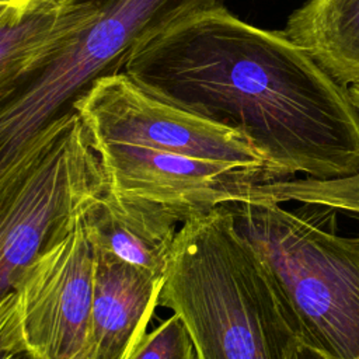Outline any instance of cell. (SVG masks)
Wrapping results in <instances>:
<instances>
[{
    "instance_id": "3",
    "label": "cell",
    "mask_w": 359,
    "mask_h": 359,
    "mask_svg": "<svg viewBox=\"0 0 359 359\" xmlns=\"http://www.w3.org/2000/svg\"><path fill=\"white\" fill-rule=\"evenodd\" d=\"M289 306L299 338L332 359L359 358V237L338 234L335 209L273 201L223 205Z\"/></svg>"
},
{
    "instance_id": "8",
    "label": "cell",
    "mask_w": 359,
    "mask_h": 359,
    "mask_svg": "<svg viewBox=\"0 0 359 359\" xmlns=\"http://www.w3.org/2000/svg\"><path fill=\"white\" fill-rule=\"evenodd\" d=\"M108 188L154 201L188 217L229 202L250 201L265 182L292 178L271 165H241L125 143H97Z\"/></svg>"
},
{
    "instance_id": "4",
    "label": "cell",
    "mask_w": 359,
    "mask_h": 359,
    "mask_svg": "<svg viewBox=\"0 0 359 359\" xmlns=\"http://www.w3.org/2000/svg\"><path fill=\"white\" fill-rule=\"evenodd\" d=\"M108 191L107 174L80 115L43 128L0 171V297Z\"/></svg>"
},
{
    "instance_id": "16",
    "label": "cell",
    "mask_w": 359,
    "mask_h": 359,
    "mask_svg": "<svg viewBox=\"0 0 359 359\" xmlns=\"http://www.w3.org/2000/svg\"><path fill=\"white\" fill-rule=\"evenodd\" d=\"M0 359H36L24 351H0Z\"/></svg>"
},
{
    "instance_id": "14",
    "label": "cell",
    "mask_w": 359,
    "mask_h": 359,
    "mask_svg": "<svg viewBox=\"0 0 359 359\" xmlns=\"http://www.w3.org/2000/svg\"><path fill=\"white\" fill-rule=\"evenodd\" d=\"M128 359H198L185 323L172 313L146 332Z\"/></svg>"
},
{
    "instance_id": "17",
    "label": "cell",
    "mask_w": 359,
    "mask_h": 359,
    "mask_svg": "<svg viewBox=\"0 0 359 359\" xmlns=\"http://www.w3.org/2000/svg\"><path fill=\"white\" fill-rule=\"evenodd\" d=\"M348 90V94H349V98L352 101V105L355 107L358 115H359V81L356 83H352L346 87Z\"/></svg>"
},
{
    "instance_id": "18",
    "label": "cell",
    "mask_w": 359,
    "mask_h": 359,
    "mask_svg": "<svg viewBox=\"0 0 359 359\" xmlns=\"http://www.w3.org/2000/svg\"><path fill=\"white\" fill-rule=\"evenodd\" d=\"M43 1H48V3H52V4H70V3L80 1V0H43Z\"/></svg>"
},
{
    "instance_id": "5",
    "label": "cell",
    "mask_w": 359,
    "mask_h": 359,
    "mask_svg": "<svg viewBox=\"0 0 359 359\" xmlns=\"http://www.w3.org/2000/svg\"><path fill=\"white\" fill-rule=\"evenodd\" d=\"M95 18L45 69L0 102V171L100 77L123 70L144 41L216 0H94Z\"/></svg>"
},
{
    "instance_id": "13",
    "label": "cell",
    "mask_w": 359,
    "mask_h": 359,
    "mask_svg": "<svg viewBox=\"0 0 359 359\" xmlns=\"http://www.w3.org/2000/svg\"><path fill=\"white\" fill-rule=\"evenodd\" d=\"M273 201L278 203L302 202L309 206H325L359 215V174L348 178L320 180L292 177L258 185L250 201Z\"/></svg>"
},
{
    "instance_id": "15",
    "label": "cell",
    "mask_w": 359,
    "mask_h": 359,
    "mask_svg": "<svg viewBox=\"0 0 359 359\" xmlns=\"http://www.w3.org/2000/svg\"><path fill=\"white\" fill-rule=\"evenodd\" d=\"M286 359H332L296 337L286 349ZM359 359V358H358Z\"/></svg>"
},
{
    "instance_id": "11",
    "label": "cell",
    "mask_w": 359,
    "mask_h": 359,
    "mask_svg": "<svg viewBox=\"0 0 359 359\" xmlns=\"http://www.w3.org/2000/svg\"><path fill=\"white\" fill-rule=\"evenodd\" d=\"M187 219L182 210L109 188L87 208V223L98 248L163 278L177 226Z\"/></svg>"
},
{
    "instance_id": "9",
    "label": "cell",
    "mask_w": 359,
    "mask_h": 359,
    "mask_svg": "<svg viewBox=\"0 0 359 359\" xmlns=\"http://www.w3.org/2000/svg\"><path fill=\"white\" fill-rule=\"evenodd\" d=\"M95 250L88 359H128L158 306L164 278Z\"/></svg>"
},
{
    "instance_id": "6",
    "label": "cell",
    "mask_w": 359,
    "mask_h": 359,
    "mask_svg": "<svg viewBox=\"0 0 359 359\" xmlns=\"http://www.w3.org/2000/svg\"><path fill=\"white\" fill-rule=\"evenodd\" d=\"M87 208L0 297V351H24L36 359H88L97 250Z\"/></svg>"
},
{
    "instance_id": "2",
    "label": "cell",
    "mask_w": 359,
    "mask_h": 359,
    "mask_svg": "<svg viewBox=\"0 0 359 359\" xmlns=\"http://www.w3.org/2000/svg\"><path fill=\"white\" fill-rule=\"evenodd\" d=\"M158 306L185 323L198 359H286L299 337L268 268L223 205L180 226Z\"/></svg>"
},
{
    "instance_id": "7",
    "label": "cell",
    "mask_w": 359,
    "mask_h": 359,
    "mask_svg": "<svg viewBox=\"0 0 359 359\" xmlns=\"http://www.w3.org/2000/svg\"><path fill=\"white\" fill-rule=\"evenodd\" d=\"M73 109L93 144L125 143L210 161L269 165L237 130L150 94L123 70L97 79Z\"/></svg>"
},
{
    "instance_id": "10",
    "label": "cell",
    "mask_w": 359,
    "mask_h": 359,
    "mask_svg": "<svg viewBox=\"0 0 359 359\" xmlns=\"http://www.w3.org/2000/svg\"><path fill=\"white\" fill-rule=\"evenodd\" d=\"M97 13L94 0L0 6V102L50 65Z\"/></svg>"
},
{
    "instance_id": "12",
    "label": "cell",
    "mask_w": 359,
    "mask_h": 359,
    "mask_svg": "<svg viewBox=\"0 0 359 359\" xmlns=\"http://www.w3.org/2000/svg\"><path fill=\"white\" fill-rule=\"evenodd\" d=\"M283 32L342 86L359 81V0H309Z\"/></svg>"
},
{
    "instance_id": "1",
    "label": "cell",
    "mask_w": 359,
    "mask_h": 359,
    "mask_svg": "<svg viewBox=\"0 0 359 359\" xmlns=\"http://www.w3.org/2000/svg\"><path fill=\"white\" fill-rule=\"evenodd\" d=\"M123 72L150 94L237 130L289 177L359 174V115L346 87L283 31L216 4L142 42Z\"/></svg>"
},
{
    "instance_id": "19",
    "label": "cell",
    "mask_w": 359,
    "mask_h": 359,
    "mask_svg": "<svg viewBox=\"0 0 359 359\" xmlns=\"http://www.w3.org/2000/svg\"><path fill=\"white\" fill-rule=\"evenodd\" d=\"M27 0H0V6H13V4H18V3H24Z\"/></svg>"
}]
</instances>
